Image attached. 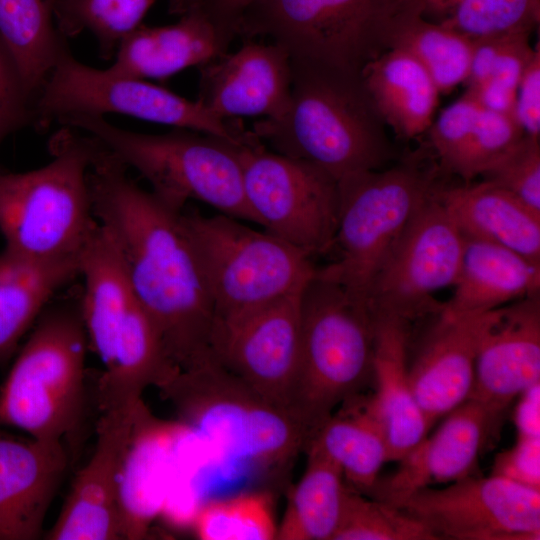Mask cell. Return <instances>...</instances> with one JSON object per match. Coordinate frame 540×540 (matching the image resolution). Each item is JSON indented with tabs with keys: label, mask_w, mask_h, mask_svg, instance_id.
Returning a JSON list of instances; mask_svg holds the SVG:
<instances>
[{
	"label": "cell",
	"mask_w": 540,
	"mask_h": 540,
	"mask_svg": "<svg viewBox=\"0 0 540 540\" xmlns=\"http://www.w3.org/2000/svg\"><path fill=\"white\" fill-rule=\"evenodd\" d=\"M98 141L88 181L94 217L111 234L128 280L179 369L211 356L214 306L181 213L138 186Z\"/></svg>",
	"instance_id": "6da1fadb"
},
{
	"label": "cell",
	"mask_w": 540,
	"mask_h": 540,
	"mask_svg": "<svg viewBox=\"0 0 540 540\" xmlns=\"http://www.w3.org/2000/svg\"><path fill=\"white\" fill-rule=\"evenodd\" d=\"M291 68L285 113L257 121L251 132L274 152L308 162L337 182L387 167L395 151L360 77L296 61Z\"/></svg>",
	"instance_id": "7a4b0ae2"
},
{
	"label": "cell",
	"mask_w": 540,
	"mask_h": 540,
	"mask_svg": "<svg viewBox=\"0 0 540 540\" xmlns=\"http://www.w3.org/2000/svg\"><path fill=\"white\" fill-rule=\"evenodd\" d=\"M84 278L79 309L88 346L103 364L100 412L142 402L179 369L170 360L149 314L136 296L110 232L99 222L80 255Z\"/></svg>",
	"instance_id": "3957f363"
},
{
	"label": "cell",
	"mask_w": 540,
	"mask_h": 540,
	"mask_svg": "<svg viewBox=\"0 0 540 540\" xmlns=\"http://www.w3.org/2000/svg\"><path fill=\"white\" fill-rule=\"evenodd\" d=\"M98 146L68 126L49 142L52 159L26 172L0 169V232L6 249L40 260L79 258L94 227L88 181Z\"/></svg>",
	"instance_id": "277c9868"
},
{
	"label": "cell",
	"mask_w": 540,
	"mask_h": 540,
	"mask_svg": "<svg viewBox=\"0 0 540 540\" xmlns=\"http://www.w3.org/2000/svg\"><path fill=\"white\" fill-rule=\"evenodd\" d=\"M59 123L97 139L137 170L169 208L182 212L188 201L196 200L259 225L244 193L241 145L185 129L158 135L133 132L95 115H73Z\"/></svg>",
	"instance_id": "5b68a950"
},
{
	"label": "cell",
	"mask_w": 540,
	"mask_h": 540,
	"mask_svg": "<svg viewBox=\"0 0 540 540\" xmlns=\"http://www.w3.org/2000/svg\"><path fill=\"white\" fill-rule=\"evenodd\" d=\"M0 388V425L77 443L87 406L89 349L79 304L46 309Z\"/></svg>",
	"instance_id": "8992f818"
},
{
	"label": "cell",
	"mask_w": 540,
	"mask_h": 540,
	"mask_svg": "<svg viewBox=\"0 0 540 540\" xmlns=\"http://www.w3.org/2000/svg\"><path fill=\"white\" fill-rule=\"evenodd\" d=\"M375 337L376 318L368 302L315 272L301 297L300 362L292 405L311 439L335 408L373 381Z\"/></svg>",
	"instance_id": "52a82bcc"
},
{
	"label": "cell",
	"mask_w": 540,
	"mask_h": 540,
	"mask_svg": "<svg viewBox=\"0 0 540 540\" xmlns=\"http://www.w3.org/2000/svg\"><path fill=\"white\" fill-rule=\"evenodd\" d=\"M416 152L379 170L338 181L339 218L334 262L316 274L367 302L370 285L422 204L439 187L440 168Z\"/></svg>",
	"instance_id": "ba28073f"
},
{
	"label": "cell",
	"mask_w": 540,
	"mask_h": 540,
	"mask_svg": "<svg viewBox=\"0 0 540 540\" xmlns=\"http://www.w3.org/2000/svg\"><path fill=\"white\" fill-rule=\"evenodd\" d=\"M415 0H259L243 13L238 36H267L291 61L360 77L392 47Z\"/></svg>",
	"instance_id": "9c48e42d"
},
{
	"label": "cell",
	"mask_w": 540,
	"mask_h": 540,
	"mask_svg": "<svg viewBox=\"0 0 540 540\" xmlns=\"http://www.w3.org/2000/svg\"><path fill=\"white\" fill-rule=\"evenodd\" d=\"M159 390L182 420L236 458L281 464L311 439L294 413L265 400L212 356L179 370Z\"/></svg>",
	"instance_id": "30bf717a"
},
{
	"label": "cell",
	"mask_w": 540,
	"mask_h": 540,
	"mask_svg": "<svg viewBox=\"0 0 540 540\" xmlns=\"http://www.w3.org/2000/svg\"><path fill=\"white\" fill-rule=\"evenodd\" d=\"M181 219L212 298L214 323L302 290L316 272L312 257L234 217L182 211Z\"/></svg>",
	"instance_id": "8fae6325"
},
{
	"label": "cell",
	"mask_w": 540,
	"mask_h": 540,
	"mask_svg": "<svg viewBox=\"0 0 540 540\" xmlns=\"http://www.w3.org/2000/svg\"><path fill=\"white\" fill-rule=\"evenodd\" d=\"M107 113L209 134L238 145L251 137L240 119H221L198 100H188L147 80L90 67L66 50L35 96L33 124L44 130L52 121L69 116L104 117Z\"/></svg>",
	"instance_id": "7c38bea8"
},
{
	"label": "cell",
	"mask_w": 540,
	"mask_h": 540,
	"mask_svg": "<svg viewBox=\"0 0 540 540\" xmlns=\"http://www.w3.org/2000/svg\"><path fill=\"white\" fill-rule=\"evenodd\" d=\"M239 155L244 193L259 225L310 257L332 250L338 182L308 162L269 151L254 134Z\"/></svg>",
	"instance_id": "4fadbf2b"
},
{
	"label": "cell",
	"mask_w": 540,
	"mask_h": 540,
	"mask_svg": "<svg viewBox=\"0 0 540 540\" xmlns=\"http://www.w3.org/2000/svg\"><path fill=\"white\" fill-rule=\"evenodd\" d=\"M438 188L410 220L370 285L367 302L375 318L410 325L434 316L444 304L433 294L456 282L464 236L438 198Z\"/></svg>",
	"instance_id": "5bb4252c"
},
{
	"label": "cell",
	"mask_w": 540,
	"mask_h": 540,
	"mask_svg": "<svg viewBox=\"0 0 540 540\" xmlns=\"http://www.w3.org/2000/svg\"><path fill=\"white\" fill-rule=\"evenodd\" d=\"M439 539L539 540L540 490L502 476H468L412 493L401 505Z\"/></svg>",
	"instance_id": "9a60e30c"
},
{
	"label": "cell",
	"mask_w": 540,
	"mask_h": 540,
	"mask_svg": "<svg viewBox=\"0 0 540 540\" xmlns=\"http://www.w3.org/2000/svg\"><path fill=\"white\" fill-rule=\"evenodd\" d=\"M303 290L240 317L215 322L210 345L211 356L221 366L268 402L292 413L300 362Z\"/></svg>",
	"instance_id": "2e32d148"
},
{
	"label": "cell",
	"mask_w": 540,
	"mask_h": 540,
	"mask_svg": "<svg viewBox=\"0 0 540 540\" xmlns=\"http://www.w3.org/2000/svg\"><path fill=\"white\" fill-rule=\"evenodd\" d=\"M147 411L143 403L101 412L92 456L76 474L48 540H118L127 535L122 477Z\"/></svg>",
	"instance_id": "e0dca14e"
},
{
	"label": "cell",
	"mask_w": 540,
	"mask_h": 540,
	"mask_svg": "<svg viewBox=\"0 0 540 540\" xmlns=\"http://www.w3.org/2000/svg\"><path fill=\"white\" fill-rule=\"evenodd\" d=\"M537 382H540L539 293L486 312L469 399L500 416L513 400Z\"/></svg>",
	"instance_id": "ac0fdd59"
},
{
	"label": "cell",
	"mask_w": 540,
	"mask_h": 540,
	"mask_svg": "<svg viewBox=\"0 0 540 540\" xmlns=\"http://www.w3.org/2000/svg\"><path fill=\"white\" fill-rule=\"evenodd\" d=\"M199 68L198 101L225 119L282 116L290 101L292 68L287 51L247 39Z\"/></svg>",
	"instance_id": "d6986e66"
},
{
	"label": "cell",
	"mask_w": 540,
	"mask_h": 540,
	"mask_svg": "<svg viewBox=\"0 0 540 540\" xmlns=\"http://www.w3.org/2000/svg\"><path fill=\"white\" fill-rule=\"evenodd\" d=\"M499 416L468 399L446 414L443 423L398 462L386 480L370 491L375 499L400 507L415 491L474 475L481 451Z\"/></svg>",
	"instance_id": "ffe728a7"
},
{
	"label": "cell",
	"mask_w": 540,
	"mask_h": 540,
	"mask_svg": "<svg viewBox=\"0 0 540 540\" xmlns=\"http://www.w3.org/2000/svg\"><path fill=\"white\" fill-rule=\"evenodd\" d=\"M64 442L0 429V540H35L68 468Z\"/></svg>",
	"instance_id": "44dd1931"
},
{
	"label": "cell",
	"mask_w": 540,
	"mask_h": 540,
	"mask_svg": "<svg viewBox=\"0 0 540 540\" xmlns=\"http://www.w3.org/2000/svg\"><path fill=\"white\" fill-rule=\"evenodd\" d=\"M485 315H453L442 308L409 363L415 399L431 427L470 397Z\"/></svg>",
	"instance_id": "7402d4cb"
},
{
	"label": "cell",
	"mask_w": 540,
	"mask_h": 540,
	"mask_svg": "<svg viewBox=\"0 0 540 540\" xmlns=\"http://www.w3.org/2000/svg\"><path fill=\"white\" fill-rule=\"evenodd\" d=\"M232 41L199 8L181 15L175 24L140 25L121 42L106 69L119 76L165 80L219 57Z\"/></svg>",
	"instance_id": "603a6c76"
},
{
	"label": "cell",
	"mask_w": 540,
	"mask_h": 540,
	"mask_svg": "<svg viewBox=\"0 0 540 540\" xmlns=\"http://www.w3.org/2000/svg\"><path fill=\"white\" fill-rule=\"evenodd\" d=\"M409 324L376 318L371 405L387 440L388 462L399 461L429 432L409 379Z\"/></svg>",
	"instance_id": "cb8c5ba5"
},
{
	"label": "cell",
	"mask_w": 540,
	"mask_h": 540,
	"mask_svg": "<svg viewBox=\"0 0 540 540\" xmlns=\"http://www.w3.org/2000/svg\"><path fill=\"white\" fill-rule=\"evenodd\" d=\"M437 195L463 236L506 247L540 264V213L502 188L482 181Z\"/></svg>",
	"instance_id": "d4e9b609"
},
{
	"label": "cell",
	"mask_w": 540,
	"mask_h": 540,
	"mask_svg": "<svg viewBox=\"0 0 540 540\" xmlns=\"http://www.w3.org/2000/svg\"><path fill=\"white\" fill-rule=\"evenodd\" d=\"M454 293L443 309L482 314L539 293L540 264L498 244L464 236Z\"/></svg>",
	"instance_id": "484cf974"
},
{
	"label": "cell",
	"mask_w": 540,
	"mask_h": 540,
	"mask_svg": "<svg viewBox=\"0 0 540 540\" xmlns=\"http://www.w3.org/2000/svg\"><path fill=\"white\" fill-rule=\"evenodd\" d=\"M360 79L374 108L397 137L411 140L429 129L440 92L411 54L391 48L367 64Z\"/></svg>",
	"instance_id": "4316f807"
},
{
	"label": "cell",
	"mask_w": 540,
	"mask_h": 540,
	"mask_svg": "<svg viewBox=\"0 0 540 540\" xmlns=\"http://www.w3.org/2000/svg\"><path fill=\"white\" fill-rule=\"evenodd\" d=\"M80 276V257L40 260L9 249L0 253V365L36 323L53 295Z\"/></svg>",
	"instance_id": "83f0119b"
},
{
	"label": "cell",
	"mask_w": 540,
	"mask_h": 540,
	"mask_svg": "<svg viewBox=\"0 0 540 540\" xmlns=\"http://www.w3.org/2000/svg\"><path fill=\"white\" fill-rule=\"evenodd\" d=\"M318 429L305 450L313 449L335 463L346 484L370 492L388 462L383 426L371 405L370 395L360 394L341 405Z\"/></svg>",
	"instance_id": "f1b7e54d"
},
{
	"label": "cell",
	"mask_w": 540,
	"mask_h": 540,
	"mask_svg": "<svg viewBox=\"0 0 540 540\" xmlns=\"http://www.w3.org/2000/svg\"><path fill=\"white\" fill-rule=\"evenodd\" d=\"M54 0H0V38L15 58L35 98L68 50L53 15Z\"/></svg>",
	"instance_id": "f546056e"
},
{
	"label": "cell",
	"mask_w": 540,
	"mask_h": 540,
	"mask_svg": "<svg viewBox=\"0 0 540 540\" xmlns=\"http://www.w3.org/2000/svg\"><path fill=\"white\" fill-rule=\"evenodd\" d=\"M306 452L305 472L277 527L280 540H332L341 519L348 486L340 468L318 451Z\"/></svg>",
	"instance_id": "4dcf8cb0"
},
{
	"label": "cell",
	"mask_w": 540,
	"mask_h": 540,
	"mask_svg": "<svg viewBox=\"0 0 540 540\" xmlns=\"http://www.w3.org/2000/svg\"><path fill=\"white\" fill-rule=\"evenodd\" d=\"M391 48L411 54L429 73L440 93L450 92L468 78L473 40L425 19L417 0L399 21Z\"/></svg>",
	"instance_id": "1f68e13d"
},
{
	"label": "cell",
	"mask_w": 540,
	"mask_h": 540,
	"mask_svg": "<svg viewBox=\"0 0 540 540\" xmlns=\"http://www.w3.org/2000/svg\"><path fill=\"white\" fill-rule=\"evenodd\" d=\"M427 20L470 39L531 34L539 27L540 0H417Z\"/></svg>",
	"instance_id": "d6a6232c"
},
{
	"label": "cell",
	"mask_w": 540,
	"mask_h": 540,
	"mask_svg": "<svg viewBox=\"0 0 540 540\" xmlns=\"http://www.w3.org/2000/svg\"><path fill=\"white\" fill-rule=\"evenodd\" d=\"M155 0H54L53 15L61 36L67 40L90 31L99 55L110 60L121 42L135 31Z\"/></svg>",
	"instance_id": "836d02e7"
},
{
	"label": "cell",
	"mask_w": 540,
	"mask_h": 540,
	"mask_svg": "<svg viewBox=\"0 0 540 540\" xmlns=\"http://www.w3.org/2000/svg\"><path fill=\"white\" fill-rule=\"evenodd\" d=\"M194 524L202 540H271L277 536L270 499L263 493L208 502L197 511Z\"/></svg>",
	"instance_id": "e575fe53"
},
{
	"label": "cell",
	"mask_w": 540,
	"mask_h": 540,
	"mask_svg": "<svg viewBox=\"0 0 540 540\" xmlns=\"http://www.w3.org/2000/svg\"><path fill=\"white\" fill-rule=\"evenodd\" d=\"M332 540H437L403 508L366 499L347 487L341 519Z\"/></svg>",
	"instance_id": "d590c367"
},
{
	"label": "cell",
	"mask_w": 540,
	"mask_h": 540,
	"mask_svg": "<svg viewBox=\"0 0 540 540\" xmlns=\"http://www.w3.org/2000/svg\"><path fill=\"white\" fill-rule=\"evenodd\" d=\"M531 34H509L473 39V52L468 88L490 82L512 91L517 87L523 71L534 54Z\"/></svg>",
	"instance_id": "8d00e7d4"
},
{
	"label": "cell",
	"mask_w": 540,
	"mask_h": 540,
	"mask_svg": "<svg viewBox=\"0 0 540 540\" xmlns=\"http://www.w3.org/2000/svg\"><path fill=\"white\" fill-rule=\"evenodd\" d=\"M524 136L514 117L481 106L454 174L470 183L494 166Z\"/></svg>",
	"instance_id": "74e56055"
},
{
	"label": "cell",
	"mask_w": 540,
	"mask_h": 540,
	"mask_svg": "<svg viewBox=\"0 0 540 540\" xmlns=\"http://www.w3.org/2000/svg\"><path fill=\"white\" fill-rule=\"evenodd\" d=\"M482 177L540 213V139L525 135Z\"/></svg>",
	"instance_id": "f35d334b"
},
{
	"label": "cell",
	"mask_w": 540,
	"mask_h": 540,
	"mask_svg": "<svg viewBox=\"0 0 540 540\" xmlns=\"http://www.w3.org/2000/svg\"><path fill=\"white\" fill-rule=\"evenodd\" d=\"M480 109L481 105L465 92L431 124L430 145L439 168L455 173Z\"/></svg>",
	"instance_id": "ab89813d"
},
{
	"label": "cell",
	"mask_w": 540,
	"mask_h": 540,
	"mask_svg": "<svg viewBox=\"0 0 540 540\" xmlns=\"http://www.w3.org/2000/svg\"><path fill=\"white\" fill-rule=\"evenodd\" d=\"M33 103L15 58L0 38V145L9 134L33 123Z\"/></svg>",
	"instance_id": "60d3db41"
},
{
	"label": "cell",
	"mask_w": 540,
	"mask_h": 540,
	"mask_svg": "<svg viewBox=\"0 0 540 540\" xmlns=\"http://www.w3.org/2000/svg\"><path fill=\"white\" fill-rule=\"evenodd\" d=\"M540 490V437H519L509 449L496 455L492 473Z\"/></svg>",
	"instance_id": "b9f144b4"
},
{
	"label": "cell",
	"mask_w": 540,
	"mask_h": 540,
	"mask_svg": "<svg viewBox=\"0 0 540 540\" xmlns=\"http://www.w3.org/2000/svg\"><path fill=\"white\" fill-rule=\"evenodd\" d=\"M514 118L525 135L540 139V47L525 67L519 81Z\"/></svg>",
	"instance_id": "7bdbcfd3"
},
{
	"label": "cell",
	"mask_w": 540,
	"mask_h": 540,
	"mask_svg": "<svg viewBox=\"0 0 540 540\" xmlns=\"http://www.w3.org/2000/svg\"><path fill=\"white\" fill-rule=\"evenodd\" d=\"M259 0H203L200 7L212 22L233 39L245 10Z\"/></svg>",
	"instance_id": "ee69618b"
},
{
	"label": "cell",
	"mask_w": 540,
	"mask_h": 540,
	"mask_svg": "<svg viewBox=\"0 0 540 540\" xmlns=\"http://www.w3.org/2000/svg\"><path fill=\"white\" fill-rule=\"evenodd\" d=\"M514 411L519 437H540V382L523 391Z\"/></svg>",
	"instance_id": "f6af8a7d"
},
{
	"label": "cell",
	"mask_w": 540,
	"mask_h": 540,
	"mask_svg": "<svg viewBox=\"0 0 540 540\" xmlns=\"http://www.w3.org/2000/svg\"><path fill=\"white\" fill-rule=\"evenodd\" d=\"M203 0H169L168 12L173 15H183L189 11L199 9Z\"/></svg>",
	"instance_id": "bcb514c9"
}]
</instances>
